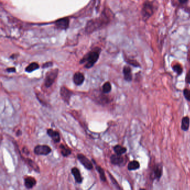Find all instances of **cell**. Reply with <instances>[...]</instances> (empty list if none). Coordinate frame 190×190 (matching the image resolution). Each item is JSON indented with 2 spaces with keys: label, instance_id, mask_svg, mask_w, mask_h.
<instances>
[{
  "label": "cell",
  "instance_id": "277c9868",
  "mask_svg": "<svg viewBox=\"0 0 190 190\" xmlns=\"http://www.w3.org/2000/svg\"><path fill=\"white\" fill-rule=\"evenodd\" d=\"M34 153L37 155H48L51 152V149L48 145H37L34 148Z\"/></svg>",
  "mask_w": 190,
  "mask_h": 190
},
{
  "label": "cell",
  "instance_id": "484cf974",
  "mask_svg": "<svg viewBox=\"0 0 190 190\" xmlns=\"http://www.w3.org/2000/svg\"><path fill=\"white\" fill-rule=\"evenodd\" d=\"M53 66V63L52 62H47L45 64H44L42 66V69H46V68H49V67H51Z\"/></svg>",
  "mask_w": 190,
  "mask_h": 190
},
{
  "label": "cell",
  "instance_id": "7c38bea8",
  "mask_svg": "<svg viewBox=\"0 0 190 190\" xmlns=\"http://www.w3.org/2000/svg\"><path fill=\"white\" fill-rule=\"evenodd\" d=\"M47 134L55 143H59L60 142V136L58 132L50 129L47 131Z\"/></svg>",
  "mask_w": 190,
  "mask_h": 190
},
{
  "label": "cell",
  "instance_id": "4fadbf2b",
  "mask_svg": "<svg viewBox=\"0 0 190 190\" xmlns=\"http://www.w3.org/2000/svg\"><path fill=\"white\" fill-rule=\"evenodd\" d=\"M71 172L72 175L74 177L75 181L78 184H81L83 181V177L81 175L80 170H79L77 167H73L71 170Z\"/></svg>",
  "mask_w": 190,
  "mask_h": 190
},
{
  "label": "cell",
  "instance_id": "7a4b0ae2",
  "mask_svg": "<svg viewBox=\"0 0 190 190\" xmlns=\"http://www.w3.org/2000/svg\"><path fill=\"white\" fill-rule=\"evenodd\" d=\"M59 70L58 69H53L48 71L45 76L44 80V85L46 87L49 88L51 87L54 83L55 80H56L58 76Z\"/></svg>",
  "mask_w": 190,
  "mask_h": 190
},
{
  "label": "cell",
  "instance_id": "603a6c76",
  "mask_svg": "<svg viewBox=\"0 0 190 190\" xmlns=\"http://www.w3.org/2000/svg\"><path fill=\"white\" fill-rule=\"evenodd\" d=\"M173 70L178 75H181L183 72V69L182 66L179 64L174 65L173 66Z\"/></svg>",
  "mask_w": 190,
  "mask_h": 190
},
{
  "label": "cell",
  "instance_id": "d6986e66",
  "mask_svg": "<svg viewBox=\"0 0 190 190\" xmlns=\"http://www.w3.org/2000/svg\"><path fill=\"white\" fill-rule=\"evenodd\" d=\"M39 67H40V66L37 63L32 62L26 67L25 71L28 73H30L34 71L35 70H37Z\"/></svg>",
  "mask_w": 190,
  "mask_h": 190
},
{
  "label": "cell",
  "instance_id": "ba28073f",
  "mask_svg": "<svg viewBox=\"0 0 190 190\" xmlns=\"http://www.w3.org/2000/svg\"><path fill=\"white\" fill-rule=\"evenodd\" d=\"M163 172V167L160 164L155 165L153 170L152 177L155 180H159L160 179Z\"/></svg>",
  "mask_w": 190,
  "mask_h": 190
},
{
  "label": "cell",
  "instance_id": "8fae6325",
  "mask_svg": "<svg viewBox=\"0 0 190 190\" xmlns=\"http://www.w3.org/2000/svg\"><path fill=\"white\" fill-rule=\"evenodd\" d=\"M84 76L82 73L79 72H76L73 76V81L75 85L77 86L82 85L84 81Z\"/></svg>",
  "mask_w": 190,
  "mask_h": 190
},
{
  "label": "cell",
  "instance_id": "cb8c5ba5",
  "mask_svg": "<svg viewBox=\"0 0 190 190\" xmlns=\"http://www.w3.org/2000/svg\"><path fill=\"white\" fill-rule=\"evenodd\" d=\"M184 95L186 100L190 101V90L185 89L184 90Z\"/></svg>",
  "mask_w": 190,
  "mask_h": 190
},
{
  "label": "cell",
  "instance_id": "9c48e42d",
  "mask_svg": "<svg viewBox=\"0 0 190 190\" xmlns=\"http://www.w3.org/2000/svg\"><path fill=\"white\" fill-rule=\"evenodd\" d=\"M110 162L113 165L116 166H122L124 165L125 159L122 155H112L110 157Z\"/></svg>",
  "mask_w": 190,
  "mask_h": 190
},
{
  "label": "cell",
  "instance_id": "1f68e13d",
  "mask_svg": "<svg viewBox=\"0 0 190 190\" xmlns=\"http://www.w3.org/2000/svg\"></svg>",
  "mask_w": 190,
  "mask_h": 190
},
{
  "label": "cell",
  "instance_id": "83f0119b",
  "mask_svg": "<svg viewBox=\"0 0 190 190\" xmlns=\"http://www.w3.org/2000/svg\"><path fill=\"white\" fill-rule=\"evenodd\" d=\"M186 81L190 84V71L188 72V73L186 75Z\"/></svg>",
  "mask_w": 190,
  "mask_h": 190
},
{
  "label": "cell",
  "instance_id": "4dcf8cb0",
  "mask_svg": "<svg viewBox=\"0 0 190 190\" xmlns=\"http://www.w3.org/2000/svg\"><path fill=\"white\" fill-rule=\"evenodd\" d=\"M140 190H145V189H140Z\"/></svg>",
  "mask_w": 190,
  "mask_h": 190
},
{
  "label": "cell",
  "instance_id": "2e32d148",
  "mask_svg": "<svg viewBox=\"0 0 190 190\" xmlns=\"http://www.w3.org/2000/svg\"><path fill=\"white\" fill-rule=\"evenodd\" d=\"M190 119L189 117L186 116L183 117L181 122V129L184 131H187L189 130L190 127Z\"/></svg>",
  "mask_w": 190,
  "mask_h": 190
},
{
  "label": "cell",
  "instance_id": "ac0fdd59",
  "mask_svg": "<svg viewBox=\"0 0 190 190\" xmlns=\"http://www.w3.org/2000/svg\"><path fill=\"white\" fill-rule=\"evenodd\" d=\"M140 167V164L138 161L133 160L130 161L128 165V169L130 171L138 170Z\"/></svg>",
  "mask_w": 190,
  "mask_h": 190
},
{
  "label": "cell",
  "instance_id": "e0dca14e",
  "mask_svg": "<svg viewBox=\"0 0 190 190\" xmlns=\"http://www.w3.org/2000/svg\"><path fill=\"white\" fill-rule=\"evenodd\" d=\"M60 149L61 154L64 157H68L71 154V151L70 149L63 144L60 145Z\"/></svg>",
  "mask_w": 190,
  "mask_h": 190
},
{
  "label": "cell",
  "instance_id": "6da1fadb",
  "mask_svg": "<svg viewBox=\"0 0 190 190\" xmlns=\"http://www.w3.org/2000/svg\"><path fill=\"white\" fill-rule=\"evenodd\" d=\"M101 49L99 47H95L90 51L80 60V64H85L84 67L86 69L91 68L99 58Z\"/></svg>",
  "mask_w": 190,
  "mask_h": 190
},
{
  "label": "cell",
  "instance_id": "4316f807",
  "mask_svg": "<svg viewBox=\"0 0 190 190\" xmlns=\"http://www.w3.org/2000/svg\"><path fill=\"white\" fill-rule=\"evenodd\" d=\"M6 71L9 73H14V72H16V70L15 67H10V68H7L6 69Z\"/></svg>",
  "mask_w": 190,
  "mask_h": 190
},
{
  "label": "cell",
  "instance_id": "9a60e30c",
  "mask_svg": "<svg viewBox=\"0 0 190 190\" xmlns=\"http://www.w3.org/2000/svg\"><path fill=\"white\" fill-rule=\"evenodd\" d=\"M26 164L32 170L37 172V173L40 172L39 167L38 165H37V164L35 162V161H34L33 160L30 159H26Z\"/></svg>",
  "mask_w": 190,
  "mask_h": 190
},
{
  "label": "cell",
  "instance_id": "7402d4cb",
  "mask_svg": "<svg viewBox=\"0 0 190 190\" xmlns=\"http://www.w3.org/2000/svg\"><path fill=\"white\" fill-rule=\"evenodd\" d=\"M112 90V86L110 82H107L103 85V92L104 94L109 93Z\"/></svg>",
  "mask_w": 190,
  "mask_h": 190
},
{
  "label": "cell",
  "instance_id": "f1b7e54d",
  "mask_svg": "<svg viewBox=\"0 0 190 190\" xmlns=\"http://www.w3.org/2000/svg\"><path fill=\"white\" fill-rule=\"evenodd\" d=\"M178 1L181 4H186L189 1V0H178Z\"/></svg>",
  "mask_w": 190,
  "mask_h": 190
},
{
  "label": "cell",
  "instance_id": "d4e9b609",
  "mask_svg": "<svg viewBox=\"0 0 190 190\" xmlns=\"http://www.w3.org/2000/svg\"><path fill=\"white\" fill-rule=\"evenodd\" d=\"M127 62L128 64H130V65H132V66H133L135 67H138V66H140L139 64L136 61H135V60H129L128 61H127Z\"/></svg>",
  "mask_w": 190,
  "mask_h": 190
},
{
  "label": "cell",
  "instance_id": "5bb4252c",
  "mask_svg": "<svg viewBox=\"0 0 190 190\" xmlns=\"http://www.w3.org/2000/svg\"><path fill=\"white\" fill-rule=\"evenodd\" d=\"M125 80L128 82H130L132 80V75L131 69L129 66H125L123 70Z\"/></svg>",
  "mask_w": 190,
  "mask_h": 190
},
{
  "label": "cell",
  "instance_id": "5b68a950",
  "mask_svg": "<svg viewBox=\"0 0 190 190\" xmlns=\"http://www.w3.org/2000/svg\"><path fill=\"white\" fill-rule=\"evenodd\" d=\"M60 94L62 100L66 104H69L70 99L73 95L72 91L65 86H62L60 89Z\"/></svg>",
  "mask_w": 190,
  "mask_h": 190
},
{
  "label": "cell",
  "instance_id": "52a82bcc",
  "mask_svg": "<svg viewBox=\"0 0 190 190\" xmlns=\"http://www.w3.org/2000/svg\"><path fill=\"white\" fill-rule=\"evenodd\" d=\"M69 23L70 21L68 18L60 19L55 22V27L60 30H66L69 26Z\"/></svg>",
  "mask_w": 190,
  "mask_h": 190
},
{
  "label": "cell",
  "instance_id": "f546056e",
  "mask_svg": "<svg viewBox=\"0 0 190 190\" xmlns=\"http://www.w3.org/2000/svg\"><path fill=\"white\" fill-rule=\"evenodd\" d=\"M21 135H22V132H21L20 130L17 131V133H16V135H17V136H21Z\"/></svg>",
  "mask_w": 190,
  "mask_h": 190
},
{
  "label": "cell",
  "instance_id": "30bf717a",
  "mask_svg": "<svg viewBox=\"0 0 190 190\" xmlns=\"http://www.w3.org/2000/svg\"><path fill=\"white\" fill-rule=\"evenodd\" d=\"M36 180L34 177L27 176L24 178V184L27 189H32L36 185Z\"/></svg>",
  "mask_w": 190,
  "mask_h": 190
},
{
  "label": "cell",
  "instance_id": "8992f818",
  "mask_svg": "<svg viewBox=\"0 0 190 190\" xmlns=\"http://www.w3.org/2000/svg\"><path fill=\"white\" fill-rule=\"evenodd\" d=\"M78 159L80 161V163L83 165L87 170H92L93 168V165L92 162L88 159L85 155L81 154H79L77 155Z\"/></svg>",
  "mask_w": 190,
  "mask_h": 190
},
{
  "label": "cell",
  "instance_id": "3957f363",
  "mask_svg": "<svg viewBox=\"0 0 190 190\" xmlns=\"http://www.w3.org/2000/svg\"><path fill=\"white\" fill-rule=\"evenodd\" d=\"M142 15L144 21L148 20L154 13V6L152 2L145 1L142 9Z\"/></svg>",
  "mask_w": 190,
  "mask_h": 190
},
{
  "label": "cell",
  "instance_id": "ffe728a7",
  "mask_svg": "<svg viewBox=\"0 0 190 190\" xmlns=\"http://www.w3.org/2000/svg\"><path fill=\"white\" fill-rule=\"evenodd\" d=\"M113 150L115 152V154L122 155L127 152V149L120 145H117L113 147Z\"/></svg>",
  "mask_w": 190,
  "mask_h": 190
},
{
  "label": "cell",
  "instance_id": "44dd1931",
  "mask_svg": "<svg viewBox=\"0 0 190 190\" xmlns=\"http://www.w3.org/2000/svg\"><path fill=\"white\" fill-rule=\"evenodd\" d=\"M95 169L99 174L100 180L103 182H105L107 181V179H106V176H105V171H104V169L101 166H98V165L96 166Z\"/></svg>",
  "mask_w": 190,
  "mask_h": 190
}]
</instances>
